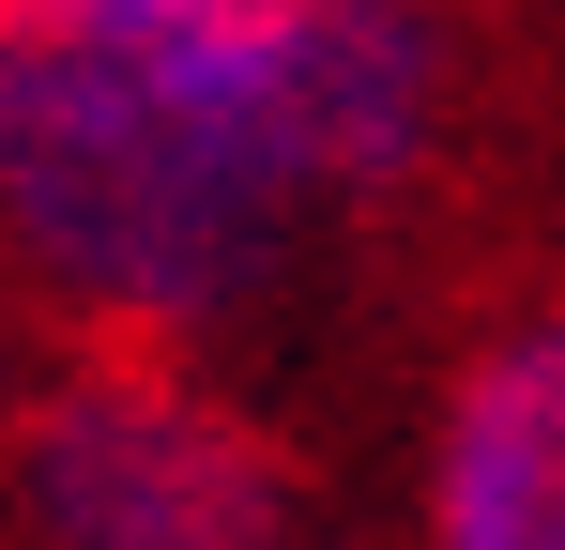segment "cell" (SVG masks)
I'll list each match as a JSON object with an SVG mask.
<instances>
[{"mask_svg": "<svg viewBox=\"0 0 565 550\" xmlns=\"http://www.w3.org/2000/svg\"><path fill=\"white\" fill-rule=\"evenodd\" d=\"M0 550H321V474L214 352L46 337L0 429Z\"/></svg>", "mask_w": 565, "mask_h": 550, "instance_id": "2", "label": "cell"}, {"mask_svg": "<svg viewBox=\"0 0 565 550\" xmlns=\"http://www.w3.org/2000/svg\"><path fill=\"white\" fill-rule=\"evenodd\" d=\"M444 0H0V275L46 337L230 352L459 169Z\"/></svg>", "mask_w": 565, "mask_h": 550, "instance_id": "1", "label": "cell"}, {"mask_svg": "<svg viewBox=\"0 0 565 550\" xmlns=\"http://www.w3.org/2000/svg\"><path fill=\"white\" fill-rule=\"evenodd\" d=\"M397 550H565V290L444 352L397 474Z\"/></svg>", "mask_w": 565, "mask_h": 550, "instance_id": "3", "label": "cell"}, {"mask_svg": "<svg viewBox=\"0 0 565 550\" xmlns=\"http://www.w3.org/2000/svg\"><path fill=\"white\" fill-rule=\"evenodd\" d=\"M31 367H46V321H31V290L0 275V429H15V398H31Z\"/></svg>", "mask_w": 565, "mask_h": 550, "instance_id": "4", "label": "cell"}]
</instances>
